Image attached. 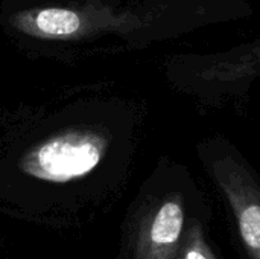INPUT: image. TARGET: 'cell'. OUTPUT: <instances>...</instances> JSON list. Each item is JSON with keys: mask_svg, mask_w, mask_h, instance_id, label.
<instances>
[{"mask_svg": "<svg viewBox=\"0 0 260 259\" xmlns=\"http://www.w3.org/2000/svg\"><path fill=\"white\" fill-rule=\"evenodd\" d=\"M197 154L225 203L247 259H260V176L224 136L206 137Z\"/></svg>", "mask_w": 260, "mask_h": 259, "instance_id": "1", "label": "cell"}, {"mask_svg": "<svg viewBox=\"0 0 260 259\" xmlns=\"http://www.w3.org/2000/svg\"><path fill=\"white\" fill-rule=\"evenodd\" d=\"M209 215L213 212L197 179L186 168H178L142 220L136 259H175L190 224Z\"/></svg>", "mask_w": 260, "mask_h": 259, "instance_id": "2", "label": "cell"}, {"mask_svg": "<svg viewBox=\"0 0 260 259\" xmlns=\"http://www.w3.org/2000/svg\"><path fill=\"white\" fill-rule=\"evenodd\" d=\"M257 78L260 38L225 52L195 55L187 61L181 85L203 105L221 107L230 101H241Z\"/></svg>", "mask_w": 260, "mask_h": 259, "instance_id": "3", "label": "cell"}, {"mask_svg": "<svg viewBox=\"0 0 260 259\" xmlns=\"http://www.w3.org/2000/svg\"><path fill=\"white\" fill-rule=\"evenodd\" d=\"M107 139L90 130H72L49 137L29 151L21 169L26 176L49 182L70 183L88 176L104 159Z\"/></svg>", "mask_w": 260, "mask_h": 259, "instance_id": "4", "label": "cell"}, {"mask_svg": "<svg viewBox=\"0 0 260 259\" xmlns=\"http://www.w3.org/2000/svg\"><path fill=\"white\" fill-rule=\"evenodd\" d=\"M9 23L21 34L41 40H78L99 32L139 26V20L129 14H117L108 6L94 5L24 9L11 15Z\"/></svg>", "mask_w": 260, "mask_h": 259, "instance_id": "5", "label": "cell"}, {"mask_svg": "<svg viewBox=\"0 0 260 259\" xmlns=\"http://www.w3.org/2000/svg\"><path fill=\"white\" fill-rule=\"evenodd\" d=\"M212 218L213 215L201 217L190 224L175 259H224L209 232Z\"/></svg>", "mask_w": 260, "mask_h": 259, "instance_id": "6", "label": "cell"}]
</instances>
